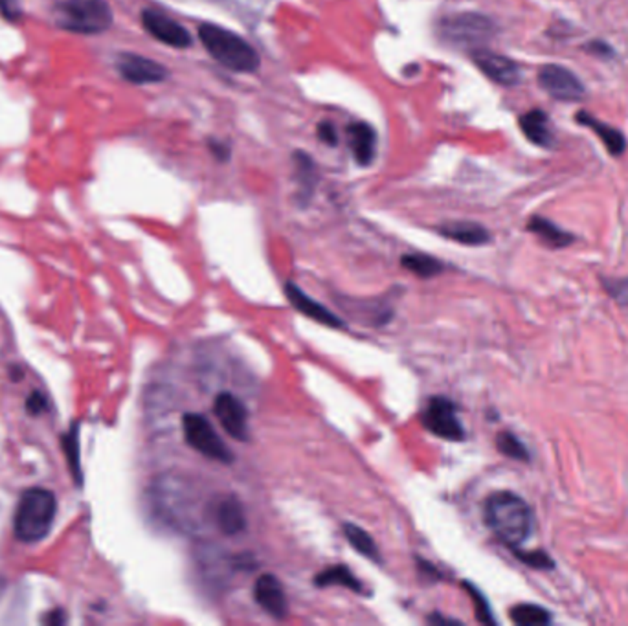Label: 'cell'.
I'll return each mask as SVG.
<instances>
[{
    "label": "cell",
    "mask_w": 628,
    "mask_h": 626,
    "mask_svg": "<svg viewBox=\"0 0 628 626\" xmlns=\"http://www.w3.org/2000/svg\"><path fill=\"white\" fill-rule=\"evenodd\" d=\"M485 523L511 550L522 546L533 531V512L518 494L502 491L487 498Z\"/></svg>",
    "instance_id": "1"
},
{
    "label": "cell",
    "mask_w": 628,
    "mask_h": 626,
    "mask_svg": "<svg viewBox=\"0 0 628 626\" xmlns=\"http://www.w3.org/2000/svg\"><path fill=\"white\" fill-rule=\"evenodd\" d=\"M57 502L52 491L34 487L28 489L15 511L14 532L21 542H39L50 532L55 520Z\"/></svg>",
    "instance_id": "2"
},
{
    "label": "cell",
    "mask_w": 628,
    "mask_h": 626,
    "mask_svg": "<svg viewBox=\"0 0 628 626\" xmlns=\"http://www.w3.org/2000/svg\"><path fill=\"white\" fill-rule=\"evenodd\" d=\"M201 43L206 52L223 66L235 72H254L259 66L257 52L239 35L217 25H203L199 28Z\"/></svg>",
    "instance_id": "3"
},
{
    "label": "cell",
    "mask_w": 628,
    "mask_h": 626,
    "mask_svg": "<svg viewBox=\"0 0 628 626\" xmlns=\"http://www.w3.org/2000/svg\"><path fill=\"white\" fill-rule=\"evenodd\" d=\"M54 17L59 28L74 34H102L113 25L105 0H55Z\"/></svg>",
    "instance_id": "4"
},
{
    "label": "cell",
    "mask_w": 628,
    "mask_h": 626,
    "mask_svg": "<svg viewBox=\"0 0 628 626\" xmlns=\"http://www.w3.org/2000/svg\"><path fill=\"white\" fill-rule=\"evenodd\" d=\"M183 430L186 442L199 454L221 463H230L234 460L226 442L219 437V433L204 415L186 413L183 417Z\"/></svg>",
    "instance_id": "5"
},
{
    "label": "cell",
    "mask_w": 628,
    "mask_h": 626,
    "mask_svg": "<svg viewBox=\"0 0 628 626\" xmlns=\"http://www.w3.org/2000/svg\"><path fill=\"white\" fill-rule=\"evenodd\" d=\"M441 35L456 45L480 46L494 35V23L478 14H460L448 15L441 21Z\"/></svg>",
    "instance_id": "6"
},
{
    "label": "cell",
    "mask_w": 628,
    "mask_h": 626,
    "mask_svg": "<svg viewBox=\"0 0 628 626\" xmlns=\"http://www.w3.org/2000/svg\"><path fill=\"white\" fill-rule=\"evenodd\" d=\"M423 424L437 437L446 441H462L465 430L458 419V410L446 397H432L423 412Z\"/></svg>",
    "instance_id": "7"
},
{
    "label": "cell",
    "mask_w": 628,
    "mask_h": 626,
    "mask_svg": "<svg viewBox=\"0 0 628 626\" xmlns=\"http://www.w3.org/2000/svg\"><path fill=\"white\" fill-rule=\"evenodd\" d=\"M538 84L557 102H579L586 94L581 79L561 65H544L538 70Z\"/></svg>",
    "instance_id": "8"
},
{
    "label": "cell",
    "mask_w": 628,
    "mask_h": 626,
    "mask_svg": "<svg viewBox=\"0 0 628 626\" xmlns=\"http://www.w3.org/2000/svg\"><path fill=\"white\" fill-rule=\"evenodd\" d=\"M142 25L156 41L167 46L188 48L192 45V35L188 34V30L160 12L145 10L142 14Z\"/></svg>",
    "instance_id": "9"
},
{
    "label": "cell",
    "mask_w": 628,
    "mask_h": 626,
    "mask_svg": "<svg viewBox=\"0 0 628 626\" xmlns=\"http://www.w3.org/2000/svg\"><path fill=\"white\" fill-rule=\"evenodd\" d=\"M214 412L223 428L237 441L248 439V413L244 404L232 393H219L214 402Z\"/></svg>",
    "instance_id": "10"
},
{
    "label": "cell",
    "mask_w": 628,
    "mask_h": 626,
    "mask_svg": "<svg viewBox=\"0 0 628 626\" xmlns=\"http://www.w3.org/2000/svg\"><path fill=\"white\" fill-rule=\"evenodd\" d=\"M473 59L478 65V68L494 83L503 84V86L518 84L520 66L513 59L491 50H483V48L476 50L473 54Z\"/></svg>",
    "instance_id": "11"
},
{
    "label": "cell",
    "mask_w": 628,
    "mask_h": 626,
    "mask_svg": "<svg viewBox=\"0 0 628 626\" xmlns=\"http://www.w3.org/2000/svg\"><path fill=\"white\" fill-rule=\"evenodd\" d=\"M254 599L268 615H273L278 621L285 619L289 613V604L282 582L271 573H264L255 581Z\"/></svg>",
    "instance_id": "12"
},
{
    "label": "cell",
    "mask_w": 628,
    "mask_h": 626,
    "mask_svg": "<svg viewBox=\"0 0 628 626\" xmlns=\"http://www.w3.org/2000/svg\"><path fill=\"white\" fill-rule=\"evenodd\" d=\"M285 294L289 298V302L293 303V307L302 313L304 316H307L309 320L331 327V329H344L345 323L342 318H338L334 313H331L327 307H324L320 302L313 300L311 296H307L298 285L294 283H287L285 285Z\"/></svg>",
    "instance_id": "13"
},
{
    "label": "cell",
    "mask_w": 628,
    "mask_h": 626,
    "mask_svg": "<svg viewBox=\"0 0 628 626\" xmlns=\"http://www.w3.org/2000/svg\"><path fill=\"white\" fill-rule=\"evenodd\" d=\"M118 70L124 79L145 84V83H160L167 77V70L153 59L136 55V54H124L118 57Z\"/></svg>",
    "instance_id": "14"
},
{
    "label": "cell",
    "mask_w": 628,
    "mask_h": 626,
    "mask_svg": "<svg viewBox=\"0 0 628 626\" xmlns=\"http://www.w3.org/2000/svg\"><path fill=\"white\" fill-rule=\"evenodd\" d=\"M520 129L525 138L538 145L552 149L555 145V134L550 124V118L544 111H529L520 116Z\"/></svg>",
    "instance_id": "15"
},
{
    "label": "cell",
    "mask_w": 628,
    "mask_h": 626,
    "mask_svg": "<svg viewBox=\"0 0 628 626\" xmlns=\"http://www.w3.org/2000/svg\"><path fill=\"white\" fill-rule=\"evenodd\" d=\"M347 138H349L353 156L358 164L368 165L374 162L375 147H377V136H375V131L368 124H364V122L351 124L347 129Z\"/></svg>",
    "instance_id": "16"
},
{
    "label": "cell",
    "mask_w": 628,
    "mask_h": 626,
    "mask_svg": "<svg viewBox=\"0 0 628 626\" xmlns=\"http://www.w3.org/2000/svg\"><path fill=\"white\" fill-rule=\"evenodd\" d=\"M215 523L221 532L228 536H235L246 527V518L243 505L239 503L237 498L226 496L215 505Z\"/></svg>",
    "instance_id": "17"
},
{
    "label": "cell",
    "mask_w": 628,
    "mask_h": 626,
    "mask_svg": "<svg viewBox=\"0 0 628 626\" xmlns=\"http://www.w3.org/2000/svg\"><path fill=\"white\" fill-rule=\"evenodd\" d=\"M575 118H577V124H581V125H584V127H590V129L599 136V140L604 144V147L608 149L610 154L619 156V154L624 153V149H626V140H624V136L621 134V131H617L615 127H612V125H608V124H604V122L593 118L590 113H584V111L577 113Z\"/></svg>",
    "instance_id": "18"
},
{
    "label": "cell",
    "mask_w": 628,
    "mask_h": 626,
    "mask_svg": "<svg viewBox=\"0 0 628 626\" xmlns=\"http://www.w3.org/2000/svg\"><path fill=\"white\" fill-rule=\"evenodd\" d=\"M437 232L446 239L469 246H478L491 241V234L476 223H446Z\"/></svg>",
    "instance_id": "19"
},
{
    "label": "cell",
    "mask_w": 628,
    "mask_h": 626,
    "mask_svg": "<svg viewBox=\"0 0 628 626\" xmlns=\"http://www.w3.org/2000/svg\"><path fill=\"white\" fill-rule=\"evenodd\" d=\"M527 230L534 234L543 243H546L552 248H564L573 243V235L553 224L552 221L544 217H533L527 223Z\"/></svg>",
    "instance_id": "20"
},
{
    "label": "cell",
    "mask_w": 628,
    "mask_h": 626,
    "mask_svg": "<svg viewBox=\"0 0 628 626\" xmlns=\"http://www.w3.org/2000/svg\"><path fill=\"white\" fill-rule=\"evenodd\" d=\"M344 534H345L347 542L351 544V548L354 551H358L363 557H366L370 561L381 562V555H379L377 544L374 542L372 536L363 527H358L354 523H344Z\"/></svg>",
    "instance_id": "21"
},
{
    "label": "cell",
    "mask_w": 628,
    "mask_h": 626,
    "mask_svg": "<svg viewBox=\"0 0 628 626\" xmlns=\"http://www.w3.org/2000/svg\"><path fill=\"white\" fill-rule=\"evenodd\" d=\"M314 584L320 586V588H325V586H344L347 590H353V591H361L363 586H361V581H358L351 570L347 566H331L324 571H320L316 577H314Z\"/></svg>",
    "instance_id": "22"
},
{
    "label": "cell",
    "mask_w": 628,
    "mask_h": 626,
    "mask_svg": "<svg viewBox=\"0 0 628 626\" xmlns=\"http://www.w3.org/2000/svg\"><path fill=\"white\" fill-rule=\"evenodd\" d=\"M401 264L419 278H432L444 271V264L439 259L426 253H406L403 255Z\"/></svg>",
    "instance_id": "23"
},
{
    "label": "cell",
    "mask_w": 628,
    "mask_h": 626,
    "mask_svg": "<svg viewBox=\"0 0 628 626\" xmlns=\"http://www.w3.org/2000/svg\"><path fill=\"white\" fill-rule=\"evenodd\" d=\"M513 622L520 626H546L552 622V615L546 608L536 604H518L511 608Z\"/></svg>",
    "instance_id": "24"
},
{
    "label": "cell",
    "mask_w": 628,
    "mask_h": 626,
    "mask_svg": "<svg viewBox=\"0 0 628 626\" xmlns=\"http://www.w3.org/2000/svg\"><path fill=\"white\" fill-rule=\"evenodd\" d=\"M496 446L503 456H507L511 460H516V462H527L529 460V454H527V449L523 446V442L511 432H500L496 437Z\"/></svg>",
    "instance_id": "25"
},
{
    "label": "cell",
    "mask_w": 628,
    "mask_h": 626,
    "mask_svg": "<svg viewBox=\"0 0 628 626\" xmlns=\"http://www.w3.org/2000/svg\"><path fill=\"white\" fill-rule=\"evenodd\" d=\"M77 424L70 428V432L65 435V452L70 463V471L74 472V478L77 483H81V471H79V437H77Z\"/></svg>",
    "instance_id": "26"
},
{
    "label": "cell",
    "mask_w": 628,
    "mask_h": 626,
    "mask_svg": "<svg viewBox=\"0 0 628 626\" xmlns=\"http://www.w3.org/2000/svg\"><path fill=\"white\" fill-rule=\"evenodd\" d=\"M514 555L534 570H552L555 566L546 551H514Z\"/></svg>",
    "instance_id": "27"
},
{
    "label": "cell",
    "mask_w": 628,
    "mask_h": 626,
    "mask_svg": "<svg viewBox=\"0 0 628 626\" xmlns=\"http://www.w3.org/2000/svg\"><path fill=\"white\" fill-rule=\"evenodd\" d=\"M606 293L623 307H628V278L623 280H604Z\"/></svg>",
    "instance_id": "28"
},
{
    "label": "cell",
    "mask_w": 628,
    "mask_h": 626,
    "mask_svg": "<svg viewBox=\"0 0 628 626\" xmlns=\"http://www.w3.org/2000/svg\"><path fill=\"white\" fill-rule=\"evenodd\" d=\"M465 588H467V591H469L471 597H473V602H474V606H476V615H478V619H480L482 622L493 624L494 619H493V615H491V608H489L485 597L480 593V590H476V588L471 586V584H465Z\"/></svg>",
    "instance_id": "29"
},
{
    "label": "cell",
    "mask_w": 628,
    "mask_h": 626,
    "mask_svg": "<svg viewBox=\"0 0 628 626\" xmlns=\"http://www.w3.org/2000/svg\"><path fill=\"white\" fill-rule=\"evenodd\" d=\"M0 12L10 21H17L23 14L19 0H0Z\"/></svg>",
    "instance_id": "30"
},
{
    "label": "cell",
    "mask_w": 628,
    "mask_h": 626,
    "mask_svg": "<svg viewBox=\"0 0 628 626\" xmlns=\"http://www.w3.org/2000/svg\"><path fill=\"white\" fill-rule=\"evenodd\" d=\"M26 408H28L30 413L39 415V413H43V412L48 408V402H46V399H45L43 393L34 392V393L28 397V401H26Z\"/></svg>",
    "instance_id": "31"
},
{
    "label": "cell",
    "mask_w": 628,
    "mask_h": 626,
    "mask_svg": "<svg viewBox=\"0 0 628 626\" xmlns=\"http://www.w3.org/2000/svg\"><path fill=\"white\" fill-rule=\"evenodd\" d=\"M318 136H320L325 144H329V145H336V142H338L336 129H334V125L329 124V122H324V124L318 125Z\"/></svg>",
    "instance_id": "32"
},
{
    "label": "cell",
    "mask_w": 628,
    "mask_h": 626,
    "mask_svg": "<svg viewBox=\"0 0 628 626\" xmlns=\"http://www.w3.org/2000/svg\"><path fill=\"white\" fill-rule=\"evenodd\" d=\"M586 50H588L590 54L597 55V57H612V55H613L612 48H610L608 45H604V43H599V41L590 43V45L586 46Z\"/></svg>",
    "instance_id": "33"
},
{
    "label": "cell",
    "mask_w": 628,
    "mask_h": 626,
    "mask_svg": "<svg viewBox=\"0 0 628 626\" xmlns=\"http://www.w3.org/2000/svg\"><path fill=\"white\" fill-rule=\"evenodd\" d=\"M417 564H419V570H421V571L428 573V575L434 577V579H441V573L437 571V568H435L434 564H430V562H426V561H423V559H419Z\"/></svg>",
    "instance_id": "34"
},
{
    "label": "cell",
    "mask_w": 628,
    "mask_h": 626,
    "mask_svg": "<svg viewBox=\"0 0 628 626\" xmlns=\"http://www.w3.org/2000/svg\"><path fill=\"white\" fill-rule=\"evenodd\" d=\"M45 622H48V624H63L65 622V613L61 610H52L45 617Z\"/></svg>",
    "instance_id": "35"
},
{
    "label": "cell",
    "mask_w": 628,
    "mask_h": 626,
    "mask_svg": "<svg viewBox=\"0 0 628 626\" xmlns=\"http://www.w3.org/2000/svg\"><path fill=\"white\" fill-rule=\"evenodd\" d=\"M210 147H212V153H215L219 160H226V158H228V147H226L224 144L212 142V144H210Z\"/></svg>",
    "instance_id": "36"
}]
</instances>
